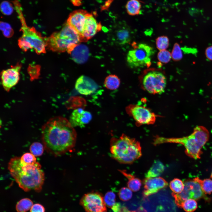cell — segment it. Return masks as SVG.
Returning <instances> with one entry per match:
<instances>
[{
  "mask_svg": "<svg viewBox=\"0 0 212 212\" xmlns=\"http://www.w3.org/2000/svg\"><path fill=\"white\" fill-rule=\"evenodd\" d=\"M42 133L44 148L55 155L71 151L75 146L76 132L69 121L63 117L50 119L43 126Z\"/></svg>",
  "mask_w": 212,
  "mask_h": 212,
  "instance_id": "cell-1",
  "label": "cell"
},
{
  "mask_svg": "<svg viewBox=\"0 0 212 212\" xmlns=\"http://www.w3.org/2000/svg\"><path fill=\"white\" fill-rule=\"evenodd\" d=\"M8 169L19 186L24 191L40 192L44 181V173L38 162L32 164L22 163L19 157L11 159Z\"/></svg>",
  "mask_w": 212,
  "mask_h": 212,
  "instance_id": "cell-2",
  "label": "cell"
},
{
  "mask_svg": "<svg viewBox=\"0 0 212 212\" xmlns=\"http://www.w3.org/2000/svg\"><path fill=\"white\" fill-rule=\"evenodd\" d=\"M209 134L204 127L198 126L194 129L190 135L179 138H166L157 136L154 139L153 144L156 145L166 143L182 144L188 155L195 159L200 158L201 149L208 140Z\"/></svg>",
  "mask_w": 212,
  "mask_h": 212,
  "instance_id": "cell-3",
  "label": "cell"
},
{
  "mask_svg": "<svg viewBox=\"0 0 212 212\" xmlns=\"http://www.w3.org/2000/svg\"><path fill=\"white\" fill-rule=\"evenodd\" d=\"M110 151L111 157L122 164H132L142 155L139 142L123 134L111 138Z\"/></svg>",
  "mask_w": 212,
  "mask_h": 212,
  "instance_id": "cell-4",
  "label": "cell"
},
{
  "mask_svg": "<svg viewBox=\"0 0 212 212\" xmlns=\"http://www.w3.org/2000/svg\"><path fill=\"white\" fill-rule=\"evenodd\" d=\"M82 42L84 41L79 34L66 23L60 31L47 38V47L53 52L69 54Z\"/></svg>",
  "mask_w": 212,
  "mask_h": 212,
  "instance_id": "cell-5",
  "label": "cell"
},
{
  "mask_svg": "<svg viewBox=\"0 0 212 212\" xmlns=\"http://www.w3.org/2000/svg\"><path fill=\"white\" fill-rule=\"evenodd\" d=\"M20 16L22 34L18 40L20 48L24 51L33 48L38 54L45 53L47 38L43 37L33 27L28 26L23 16Z\"/></svg>",
  "mask_w": 212,
  "mask_h": 212,
  "instance_id": "cell-6",
  "label": "cell"
},
{
  "mask_svg": "<svg viewBox=\"0 0 212 212\" xmlns=\"http://www.w3.org/2000/svg\"><path fill=\"white\" fill-rule=\"evenodd\" d=\"M141 88L152 94H160L164 92L166 78L160 70L150 69L144 72L139 77Z\"/></svg>",
  "mask_w": 212,
  "mask_h": 212,
  "instance_id": "cell-7",
  "label": "cell"
},
{
  "mask_svg": "<svg viewBox=\"0 0 212 212\" xmlns=\"http://www.w3.org/2000/svg\"><path fill=\"white\" fill-rule=\"evenodd\" d=\"M153 48L145 43H140L128 52L126 60L132 68L148 66L151 64V57L153 54Z\"/></svg>",
  "mask_w": 212,
  "mask_h": 212,
  "instance_id": "cell-8",
  "label": "cell"
},
{
  "mask_svg": "<svg viewBox=\"0 0 212 212\" xmlns=\"http://www.w3.org/2000/svg\"><path fill=\"white\" fill-rule=\"evenodd\" d=\"M125 110L138 126L154 124L157 116L149 108L139 104H130L126 107Z\"/></svg>",
  "mask_w": 212,
  "mask_h": 212,
  "instance_id": "cell-9",
  "label": "cell"
},
{
  "mask_svg": "<svg viewBox=\"0 0 212 212\" xmlns=\"http://www.w3.org/2000/svg\"><path fill=\"white\" fill-rule=\"evenodd\" d=\"M80 204L87 212H106V208L104 199L97 192L85 194L80 201Z\"/></svg>",
  "mask_w": 212,
  "mask_h": 212,
  "instance_id": "cell-10",
  "label": "cell"
},
{
  "mask_svg": "<svg viewBox=\"0 0 212 212\" xmlns=\"http://www.w3.org/2000/svg\"><path fill=\"white\" fill-rule=\"evenodd\" d=\"M21 66L19 64L2 71L1 73V79L2 86L8 92L15 86L19 80V72Z\"/></svg>",
  "mask_w": 212,
  "mask_h": 212,
  "instance_id": "cell-11",
  "label": "cell"
},
{
  "mask_svg": "<svg viewBox=\"0 0 212 212\" xmlns=\"http://www.w3.org/2000/svg\"><path fill=\"white\" fill-rule=\"evenodd\" d=\"M102 25L97 22L92 14L88 13L87 15L81 37L84 42L92 38L101 31Z\"/></svg>",
  "mask_w": 212,
  "mask_h": 212,
  "instance_id": "cell-12",
  "label": "cell"
},
{
  "mask_svg": "<svg viewBox=\"0 0 212 212\" xmlns=\"http://www.w3.org/2000/svg\"><path fill=\"white\" fill-rule=\"evenodd\" d=\"M88 13L83 10H75L70 14L67 20L66 23L76 32L81 37Z\"/></svg>",
  "mask_w": 212,
  "mask_h": 212,
  "instance_id": "cell-13",
  "label": "cell"
},
{
  "mask_svg": "<svg viewBox=\"0 0 212 212\" xmlns=\"http://www.w3.org/2000/svg\"><path fill=\"white\" fill-rule=\"evenodd\" d=\"M143 184L144 189L143 194L145 197L156 193L168 185L167 181L160 177L146 178L143 181Z\"/></svg>",
  "mask_w": 212,
  "mask_h": 212,
  "instance_id": "cell-14",
  "label": "cell"
},
{
  "mask_svg": "<svg viewBox=\"0 0 212 212\" xmlns=\"http://www.w3.org/2000/svg\"><path fill=\"white\" fill-rule=\"evenodd\" d=\"M98 87V85L93 80L85 75H82L79 77L75 84V88L77 91L85 95L93 93Z\"/></svg>",
  "mask_w": 212,
  "mask_h": 212,
  "instance_id": "cell-15",
  "label": "cell"
},
{
  "mask_svg": "<svg viewBox=\"0 0 212 212\" xmlns=\"http://www.w3.org/2000/svg\"><path fill=\"white\" fill-rule=\"evenodd\" d=\"M92 119V115L89 112L82 108L75 110L71 115L69 122L73 127H82L88 123Z\"/></svg>",
  "mask_w": 212,
  "mask_h": 212,
  "instance_id": "cell-16",
  "label": "cell"
},
{
  "mask_svg": "<svg viewBox=\"0 0 212 212\" xmlns=\"http://www.w3.org/2000/svg\"><path fill=\"white\" fill-rule=\"evenodd\" d=\"M201 181L199 178H196L187 180L184 183V186L188 188L190 192L192 199L198 200L205 196L201 186Z\"/></svg>",
  "mask_w": 212,
  "mask_h": 212,
  "instance_id": "cell-17",
  "label": "cell"
},
{
  "mask_svg": "<svg viewBox=\"0 0 212 212\" xmlns=\"http://www.w3.org/2000/svg\"><path fill=\"white\" fill-rule=\"evenodd\" d=\"M74 61L78 64H82L86 62L89 55V49L86 45L79 44L70 53Z\"/></svg>",
  "mask_w": 212,
  "mask_h": 212,
  "instance_id": "cell-18",
  "label": "cell"
},
{
  "mask_svg": "<svg viewBox=\"0 0 212 212\" xmlns=\"http://www.w3.org/2000/svg\"><path fill=\"white\" fill-rule=\"evenodd\" d=\"M115 37L117 42L119 44H128L131 40V31L127 26L122 27L116 31Z\"/></svg>",
  "mask_w": 212,
  "mask_h": 212,
  "instance_id": "cell-19",
  "label": "cell"
},
{
  "mask_svg": "<svg viewBox=\"0 0 212 212\" xmlns=\"http://www.w3.org/2000/svg\"><path fill=\"white\" fill-rule=\"evenodd\" d=\"M119 171L128 179L127 185L128 188L134 192L138 191L142 185L141 180L134 175L127 173L124 170H119Z\"/></svg>",
  "mask_w": 212,
  "mask_h": 212,
  "instance_id": "cell-20",
  "label": "cell"
},
{
  "mask_svg": "<svg viewBox=\"0 0 212 212\" xmlns=\"http://www.w3.org/2000/svg\"><path fill=\"white\" fill-rule=\"evenodd\" d=\"M164 169L165 166L162 162L159 160H155L145 174V178L156 177L163 173Z\"/></svg>",
  "mask_w": 212,
  "mask_h": 212,
  "instance_id": "cell-21",
  "label": "cell"
},
{
  "mask_svg": "<svg viewBox=\"0 0 212 212\" xmlns=\"http://www.w3.org/2000/svg\"><path fill=\"white\" fill-rule=\"evenodd\" d=\"M120 83V80L117 76L110 74L106 77L104 85L107 89L113 90L117 89L119 87Z\"/></svg>",
  "mask_w": 212,
  "mask_h": 212,
  "instance_id": "cell-22",
  "label": "cell"
},
{
  "mask_svg": "<svg viewBox=\"0 0 212 212\" xmlns=\"http://www.w3.org/2000/svg\"><path fill=\"white\" fill-rule=\"evenodd\" d=\"M126 8L127 13L131 16H135L140 13L141 4L138 0H130L127 1Z\"/></svg>",
  "mask_w": 212,
  "mask_h": 212,
  "instance_id": "cell-23",
  "label": "cell"
},
{
  "mask_svg": "<svg viewBox=\"0 0 212 212\" xmlns=\"http://www.w3.org/2000/svg\"><path fill=\"white\" fill-rule=\"evenodd\" d=\"M32 201L28 198H24L20 200L16 205L17 212H26L30 209L33 205Z\"/></svg>",
  "mask_w": 212,
  "mask_h": 212,
  "instance_id": "cell-24",
  "label": "cell"
},
{
  "mask_svg": "<svg viewBox=\"0 0 212 212\" xmlns=\"http://www.w3.org/2000/svg\"><path fill=\"white\" fill-rule=\"evenodd\" d=\"M169 186L173 193L178 194L183 190L184 185V183L178 178H175L170 183Z\"/></svg>",
  "mask_w": 212,
  "mask_h": 212,
  "instance_id": "cell-25",
  "label": "cell"
},
{
  "mask_svg": "<svg viewBox=\"0 0 212 212\" xmlns=\"http://www.w3.org/2000/svg\"><path fill=\"white\" fill-rule=\"evenodd\" d=\"M195 200L192 199L186 200L182 203L180 207L186 212H193L197 208V203Z\"/></svg>",
  "mask_w": 212,
  "mask_h": 212,
  "instance_id": "cell-26",
  "label": "cell"
},
{
  "mask_svg": "<svg viewBox=\"0 0 212 212\" xmlns=\"http://www.w3.org/2000/svg\"><path fill=\"white\" fill-rule=\"evenodd\" d=\"M69 102L71 109H75L84 107L86 104L84 99L80 97H73L71 98Z\"/></svg>",
  "mask_w": 212,
  "mask_h": 212,
  "instance_id": "cell-27",
  "label": "cell"
},
{
  "mask_svg": "<svg viewBox=\"0 0 212 212\" xmlns=\"http://www.w3.org/2000/svg\"><path fill=\"white\" fill-rule=\"evenodd\" d=\"M156 44L159 50H166L169 46V39L166 36H159L156 39Z\"/></svg>",
  "mask_w": 212,
  "mask_h": 212,
  "instance_id": "cell-28",
  "label": "cell"
},
{
  "mask_svg": "<svg viewBox=\"0 0 212 212\" xmlns=\"http://www.w3.org/2000/svg\"><path fill=\"white\" fill-rule=\"evenodd\" d=\"M44 147L41 143L35 142L31 145L29 150L31 153L35 156H39L42 155L43 154Z\"/></svg>",
  "mask_w": 212,
  "mask_h": 212,
  "instance_id": "cell-29",
  "label": "cell"
},
{
  "mask_svg": "<svg viewBox=\"0 0 212 212\" xmlns=\"http://www.w3.org/2000/svg\"><path fill=\"white\" fill-rule=\"evenodd\" d=\"M158 61L163 64H166L170 62L172 58L170 52L167 50L160 51L157 55Z\"/></svg>",
  "mask_w": 212,
  "mask_h": 212,
  "instance_id": "cell-30",
  "label": "cell"
},
{
  "mask_svg": "<svg viewBox=\"0 0 212 212\" xmlns=\"http://www.w3.org/2000/svg\"><path fill=\"white\" fill-rule=\"evenodd\" d=\"M171 54L172 58L175 61H179L182 58L183 55L181 49L178 43L174 44Z\"/></svg>",
  "mask_w": 212,
  "mask_h": 212,
  "instance_id": "cell-31",
  "label": "cell"
},
{
  "mask_svg": "<svg viewBox=\"0 0 212 212\" xmlns=\"http://www.w3.org/2000/svg\"><path fill=\"white\" fill-rule=\"evenodd\" d=\"M116 195L111 191L107 192L104 198L105 203L107 207L112 208L116 203L115 202Z\"/></svg>",
  "mask_w": 212,
  "mask_h": 212,
  "instance_id": "cell-32",
  "label": "cell"
},
{
  "mask_svg": "<svg viewBox=\"0 0 212 212\" xmlns=\"http://www.w3.org/2000/svg\"><path fill=\"white\" fill-rule=\"evenodd\" d=\"M118 195L121 200L126 201L131 198L132 193V191L129 188L123 187L120 190L118 193Z\"/></svg>",
  "mask_w": 212,
  "mask_h": 212,
  "instance_id": "cell-33",
  "label": "cell"
},
{
  "mask_svg": "<svg viewBox=\"0 0 212 212\" xmlns=\"http://www.w3.org/2000/svg\"><path fill=\"white\" fill-rule=\"evenodd\" d=\"M0 9L3 14L9 15L12 13L14 8L10 2L7 1H4L1 4Z\"/></svg>",
  "mask_w": 212,
  "mask_h": 212,
  "instance_id": "cell-34",
  "label": "cell"
},
{
  "mask_svg": "<svg viewBox=\"0 0 212 212\" xmlns=\"http://www.w3.org/2000/svg\"><path fill=\"white\" fill-rule=\"evenodd\" d=\"M21 163L26 164H32L37 161L35 156L31 153H26L20 157Z\"/></svg>",
  "mask_w": 212,
  "mask_h": 212,
  "instance_id": "cell-35",
  "label": "cell"
},
{
  "mask_svg": "<svg viewBox=\"0 0 212 212\" xmlns=\"http://www.w3.org/2000/svg\"><path fill=\"white\" fill-rule=\"evenodd\" d=\"M201 186L205 194H210L212 192V180L207 179L202 180Z\"/></svg>",
  "mask_w": 212,
  "mask_h": 212,
  "instance_id": "cell-36",
  "label": "cell"
},
{
  "mask_svg": "<svg viewBox=\"0 0 212 212\" xmlns=\"http://www.w3.org/2000/svg\"><path fill=\"white\" fill-rule=\"evenodd\" d=\"M0 25L1 28L3 31L4 36L9 37L12 35L13 30L8 24L2 22L1 23Z\"/></svg>",
  "mask_w": 212,
  "mask_h": 212,
  "instance_id": "cell-37",
  "label": "cell"
},
{
  "mask_svg": "<svg viewBox=\"0 0 212 212\" xmlns=\"http://www.w3.org/2000/svg\"><path fill=\"white\" fill-rule=\"evenodd\" d=\"M44 207L39 203L33 204L30 209V212H45Z\"/></svg>",
  "mask_w": 212,
  "mask_h": 212,
  "instance_id": "cell-38",
  "label": "cell"
},
{
  "mask_svg": "<svg viewBox=\"0 0 212 212\" xmlns=\"http://www.w3.org/2000/svg\"><path fill=\"white\" fill-rule=\"evenodd\" d=\"M117 212H146V211L142 207H139L135 211H130L126 207L121 206Z\"/></svg>",
  "mask_w": 212,
  "mask_h": 212,
  "instance_id": "cell-39",
  "label": "cell"
},
{
  "mask_svg": "<svg viewBox=\"0 0 212 212\" xmlns=\"http://www.w3.org/2000/svg\"><path fill=\"white\" fill-rule=\"evenodd\" d=\"M205 55L208 59L212 61V46H209L206 49Z\"/></svg>",
  "mask_w": 212,
  "mask_h": 212,
  "instance_id": "cell-40",
  "label": "cell"
},
{
  "mask_svg": "<svg viewBox=\"0 0 212 212\" xmlns=\"http://www.w3.org/2000/svg\"><path fill=\"white\" fill-rule=\"evenodd\" d=\"M211 177L212 178V173H211Z\"/></svg>",
  "mask_w": 212,
  "mask_h": 212,
  "instance_id": "cell-41",
  "label": "cell"
}]
</instances>
